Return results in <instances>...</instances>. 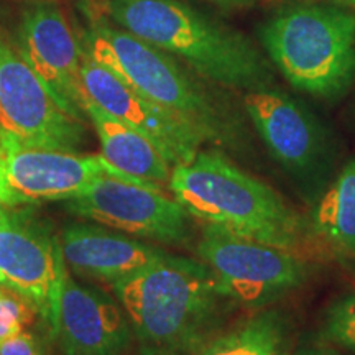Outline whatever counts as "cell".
<instances>
[{"label":"cell","mask_w":355,"mask_h":355,"mask_svg":"<svg viewBox=\"0 0 355 355\" xmlns=\"http://www.w3.org/2000/svg\"><path fill=\"white\" fill-rule=\"evenodd\" d=\"M112 168L102 155H83L0 140V176L13 206L66 201L83 193L97 176Z\"/></svg>","instance_id":"13"},{"label":"cell","mask_w":355,"mask_h":355,"mask_svg":"<svg viewBox=\"0 0 355 355\" xmlns=\"http://www.w3.org/2000/svg\"><path fill=\"white\" fill-rule=\"evenodd\" d=\"M81 86L84 97L152 140L171 166L193 159L206 141L196 127L146 99L86 51L81 61Z\"/></svg>","instance_id":"10"},{"label":"cell","mask_w":355,"mask_h":355,"mask_svg":"<svg viewBox=\"0 0 355 355\" xmlns=\"http://www.w3.org/2000/svg\"><path fill=\"white\" fill-rule=\"evenodd\" d=\"M260 42L293 87L332 99L355 76V13L334 6H291L259 28Z\"/></svg>","instance_id":"5"},{"label":"cell","mask_w":355,"mask_h":355,"mask_svg":"<svg viewBox=\"0 0 355 355\" xmlns=\"http://www.w3.org/2000/svg\"><path fill=\"white\" fill-rule=\"evenodd\" d=\"M56 337L66 355H121L132 327L114 298L79 285L66 268Z\"/></svg>","instance_id":"14"},{"label":"cell","mask_w":355,"mask_h":355,"mask_svg":"<svg viewBox=\"0 0 355 355\" xmlns=\"http://www.w3.org/2000/svg\"><path fill=\"white\" fill-rule=\"evenodd\" d=\"M32 306L19 295L0 285V343L20 334L32 318Z\"/></svg>","instance_id":"20"},{"label":"cell","mask_w":355,"mask_h":355,"mask_svg":"<svg viewBox=\"0 0 355 355\" xmlns=\"http://www.w3.org/2000/svg\"><path fill=\"white\" fill-rule=\"evenodd\" d=\"M168 193L112 168L83 193L66 199L64 206L78 217L135 237L184 247L193 237L191 216Z\"/></svg>","instance_id":"6"},{"label":"cell","mask_w":355,"mask_h":355,"mask_svg":"<svg viewBox=\"0 0 355 355\" xmlns=\"http://www.w3.org/2000/svg\"><path fill=\"white\" fill-rule=\"evenodd\" d=\"M0 140L78 152L83 121L66 112L43 79L0 30Z\"/></svg>","instance_id":"7"},{"label":"cell","mask_w":355,"mask_h":355,"mask_svg":"<svg viewBox=\"0 0 355 355\" xmlns=\"http://www.w3.org/2000/svg\"><path fill=\"white\" fill-rule=\"evenodd\" d=\"M60 242L69 270L110 285L168 255L162 248L91 224H69Z\"/></svg>","instance_id":"15"},{"label":"cell","mask_w":355,"mask_h":355,"mask_svg":"<svg viewBox=\"0 0 355 355\" xmlns=\"http://www.w3.org/2000/svg\"><path fill=\"white\" fill-rule=\"evenodd\" d=\"M196 252L235 303L261 306L303 285L309 266L303 257L283 248L237 237L206 224Z\"/></svg>","instance_id":"8"},{"label":"cell","mask_w":355,"mask_h":355,"mask_svg":"<svg viewBox=\"0 0 355 355\" xmlns=\"http://www.w3.org/2000/svg\"><path fill=\"white\" fill-rule=\"evenodd\" d=\"M83 109L99 139L102 157L123 175L170 191L171 165L152 140L84 97Z\"/></svg>","instance_id":"16"},{"label":"cell","mask_w":355,"mask_h":355,"mask_svg":"<svg viewBox=\"0 0 355 355\" xmlns=\"http://www.w3.org/2000/svg\"><path fill=\"white\" fill-rule=\"evenodd\" d=\"M212 2H216L217 6L225 7V8H239V7L250 6L254 0H212Z\"/></svg>","instance_id":"23"},{"label":"cell","mask_w":355,"mask_h":355,"mask_svg":"<svg viewBox=\"0 0 355 355\" xmlns=\"http://www.w3.org/2000/svg\"><path fill=\"white\" fill-rule=\"evenodd\" d=\"M314 239L344 259H355V157L322 194L309 220Z\"/></svg>","instance_id":"17"},{"label":"cell","mask_w":355,"mask_h":355,"mask_svg":"<svg viewBox=\"0 0 355 355\" xmlns=\"http://www.w3.org/2000/svg\"><path fill=\"white\" fill-rule=\"evenodd\" d=\"M66 261L61 242L24 211L0 204V285L24 298L56 337Z\"/></svg>","instance_id":"9"},{"label":"cell","mask_w":355,"mask_h":355,"mask_svg":"<svg viewBox=\"0 0 355 355\" xmlns=\"http://www.w3.org/2000/svg\"><path fill=\"white\" fill-rule=\"evenodd\" d=\"M290 324L277 309H266L211 339L196 355H288Z\"/></svg>","instance_id":"18"},{"label":"cell","mask_w":355,"mask_h":355,"mask_svg":"<svg viewBox=\"0 0 355 355\" xmlns=\"http://www.w3.org/2000/svg\"><path fill=\"white\" fill-rule=\"evenodd\" d=\"M243 105L270 153L301 181L319 180L329 162V140L309 110L273 87L247 91Z\"/></svg>","instance_id":"12"},{"label":"cell","mask_w":355,"mask_h":355,"mask_svg":"<svg viewBox=\"0 0 355 355\" xmlns=\"http://www.w3.org/2000/svg\"><path fill=\"white\" fill-rule=\"evenodd\" d=\"M0 204H6V206H10V207H15L12 204V199L8 196L6 186H3V181H2V176H0Z\"/></svg>","instance_id":"24"},{"label":"cell","mask_w":355,"mask_h":355,"mask_svg":"<svg viewBox=\"0 0 355 355\" xmlns=\"http://www.w3.org/2000/svg\"><path fill=\"white\" fill-rule=\"evenodd\" d=\"M17 50L43 79L66 112L78 121L83 109V44L61 8L53 2H38L26 8L17 30Z\"/></svg>","instance_id":"11"},{"label":"cell","mask_w":355,"mask_h":355,"mask_svg":"<svg viewBox=\"0 0 355 355\" xmlns=\"http://www.w3.org/2000/svg\"><path fill=\"white\" fill-rule=\"evenodd\" d=\"M170 193L194 219L237 237L303 254L316 242L309 220L273 188L219 152H201L173 166Z\"/></svg>","instance_id":"2"},{"label":"cell","mask_w":355,"mask_h":355,"mask_svg":"<svg viewBox=\"0 0 355 355\" xmlns=\"http://www.w3.org/2000/svg\"><path fill=\"white\" fill-rule=\"evenodd\" d=\"M81 44L92 60L132 89L196 127L206 141L227 144L237 135L224 105L191 78L170 53L105 19L89 21Z\"/></svg>","instance_id":"4"},{"label":"cell","mask_w":355,"mask_h":355,"mask_svg":"<svg viewBox=\"0 0 355 355\" xmlns=\"http://www.w3.org/2000/svg\"><path fill=\"white\" fill-rule=\"evenodd\" d=\"M110 286L141 355H196L235 303L204 261L170 254Z\"/></svg>","instance_id":"1"},{"label":"cell","mask_w":355,"mask_h":355,"mask_svg":"<svg viewBox=\"0 0 355 355\" xmlns=\"http://www.w3.org/2000/svg\"><path fill=\"white\" fill-rule=\"evenodd\" d=\"M321 336L327 344L355 352V290L329 304L324 314Z\"/></svg>","instance_id":"19"},{"label":"cell","mask_w":355,"mask_h":355,"mask_svg":"<svg viewBox=\"0 0 355 355\" xmlns=\"http://www.w3.org/2000/svg\"><path fill=\"white\" fill-rule=\"evenodd\" d=\"M337 3H343V6H349V7H355V0H336Z\"/></svg>","instance_id":"25"},{"label":"cell","mask_w":355,"mask_h":355,"mask_svg":"<svg viewBox=\"0 0 355 355\" xmlns=\"http://www.w3.org/2000/svg\"><path fill=\"white\" fill-rule=\"evenodd\" d=\"M0 355H43V349L32 334L21 331L0 343Z\"/></svg>","instance_id":"21"},{"label":"cell","mask_w":355,"mask_h":355,"mask_svg":"<svg viewBox=\"0 0 355 355\" xmlns=\"http://www.w3.org/2000/svg\"><path fill=\"white\" fill-rule=\"evenodd\" d=\"M295 355H339L329 344H311L298 349Z\"/></svg>","instance_id":"22"},{"label":"cell","mask_w":355,"mask_h":355,"mask_svg":"<svg viewBox=\"0 0 355 355\" xmlns=\"http://www.w3.org/2000/svg\"><path fill=\"white\" fill-rule=\"evenodd\" d=\"M107 17L125 32L178 56L212 83L243 91L272 87L263 56L235 30L180 0H109Z\"/></svg>","instance_id":"3"}]
</instances>
